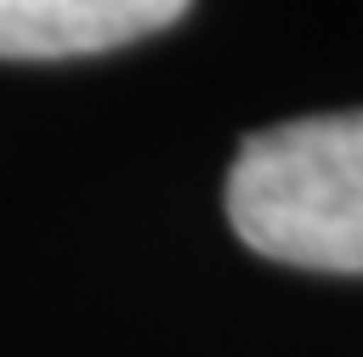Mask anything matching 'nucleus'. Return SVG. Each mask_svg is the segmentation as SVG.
<instances>
[{
  "instance_id": "obj_2",
  "label": "nucleus",
  "mask_w": 363,
  "mask_h": 357,
  "mask_svg": "<svg viewBox=\"0 0 363 357\" xmlns=\"http://www.w3.org/2000/svg\"><path fill=\"white\" fill-rule=\"evenodd\" d=\"M193 0H0V57L51 62L147 40L187 17Z\"/></svg>"
},
{
  "instance_id": "obj_1",
  "label": "nucleus",
  "mask_w": 363,
  "mask_h": 357,
  "mask_svg": "<svg viewBox=\"0 0 363 357\" xmlns=\"http://www.w3.org/2000/svg\"><path fill=\"white\" fill-rule=\"evenodd\" d=\"M233 232L301 272H363V108L244 136L227 176Z\"/></svg>"
}]
</instances>
